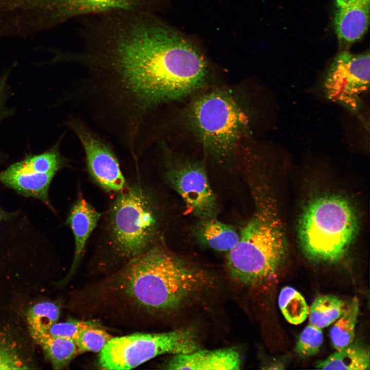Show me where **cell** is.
<instances>
[{
	"label": "cell",
	"instance_id": "cell-1",
	"mask_svg": "<svg viewBox=\"0 0 370 370\" xmlns=\"http://www.w3.org/2000/svg\"><path fill=\"white\" fill-rule=\"evenodd\" d=\"M81 62L89 96L123 137L141 141L152 113L198 89L207 75L198 50L151 12L115 11L94 17Z\"/></svg>",
	"mask_w": 370,
	"mask_h": 370
},
{
	"label": "cell",
	"instance_id": "cell-2",
	"mask_svg": "<svg viewBox=\"0 0 370 370\" xmlns=\"http://www.w3.org/2000/svg\"><path fill=\"white\" fill-rule=\"evenodd\" d=\"M110 280L109 287L116 295L151 314L175 312L213 284L206 271L159 244L127 261Z\"/></svg>",
	"mask_w": 370,
	"mask_h": 370
},
{
	"label": "cell",
	"instance_id": "cell-3",
	"mask_svg": "<svg viewBox=\"0 0 370 370\" xmlns=\"http://www.w3.org/2000/svg\"><path fill=\"white\" fill-rule=\"evenodd\" d=\"M287 255L280 219L271 202L265 200L242 229L237 244L228 252L227 269L235 282L254 286L274 277Z\"/></svg>",
	"mask_w": 370,
	"mask_h": 370
},
{
	"label": "cell",
	"instance_id": "cell-4",
	"mask_svg": "<svg viewBox=\"0 0 370 370\" xmlns=\"http://www.w3.org/2000/svg\"><path fill=\"white\" fill-rule=\"evenodd\" d=\"M358 223L356 212L346 198L336 194L316 197L299 219L298 237L301 250L312 261L336 263L354 243Z\"/></svg>",
	"mask_w": 370,
	"mask_h": 370
},
{
	"label": "cell",
	"instance_id": "cell-5",
	"mask_svg": "<svg viewBox=\"0 0 370 370\" xmlns=\"http://www.w3.org/2000/svg\"><path fill=\"white\" fill-rule=\"evenodd\" d=\"M118 193L107 212L103 242L127 262L158 244L160 213L143 185L126 186Z\"/></svg>",
	"mask_w": 370,
	"mask_h": 370
},
{
	"label": "cell",
	"instance_id": "cell-6",
	"mask_svg": "<svg viewBox=\"0 0 370 370\" xmlns=\"http://www.w3.org/2000/svg\"><path fill=\"white\" fill-rule=\"evenodd\" d=\"M188 119L193 133L211 156L221 162L233 157L246 119L230 94L216 90L198 97L189 107Z\"/></svg>",
	"mask_w": 370,
	"mask_h": 370
},
{
	"label": "cell",
	"instance_id": "cell-7",
	"mask_svg": "<svg viewBox=\"0 0 370 370\" xmlns=\"http://www.w3.org/2000/svg\"><path fill=\"white\" fill-rule=\"evenodd\" d=\"M198 348L197 338L192 329L136 333L112 338L100 352L98 363L103 369H131L159 355L187 354Z\"/></svg>",
	"mask_w": 370,
	"mask_h": 370
},
{
	"label": "cell",
	"instance_id": "cell-8",
	"mask_svg": "<svg viewBox=\"0 0 370 370\" xmlns=\"http://www.w3.org/2000/svg\"><path fill=\"white\" fill-rule=\"evenodd\" d=\"M369 52L354 54L343 50L334 58L323 81L326 97L357 113L362 105L361 96L369 88Z\"/></svg>",
	"mask_w": 370,
	"mask_h": 370
},
{
	"label": "cell",
	"instance_id": "cell-9",
	"mask_svg": "<svg viewBox=\"0 0 370 370\" xmlns=\"http://www.w3.org/2000/svg\"><path fill=\"white\" fill-rule=\"evenodd\" d=\"M166 160L164 178L181 197L189 212L200 219L215 217L217 202L202 164L177 157Z\"/></svg>",
	"mask_w": 370,
	"mask_h": 370
},
{
	"label": "cell",
	"instance_id": "cell-10",
	"mask_svg": "<svg viewBox=\"0 0 370 370\" xmlns=\"http://www.w3.org/2000/svg\"><path fill=\"white\" fill-rule=\"evenodd\" d=\"M65 164L57 143L45 152L27 156L0 172V182L24 196L36 198L50 206V183Z\"/></svg>",
	"mask_w": 370,
	"mask_h": 370
},
{
	"label": "cell",
	"instance_id": "cell-11",
	"mask_svg": "<svg viewBox=\"0 0 370 370\" xmlns=\"http://www.w3.org/2000/svg\"><path fill=\"white\" fill-rule=\"evenodd\" d=\"M66 124L82 146L87 170L94 181L107 192L122 190L125 179L117 157L107 141L78 117H70Z\"/></svg>",
	"mask_w": 370,
	"mask_h": 370
},
{
	"label": "cell",
	"instance_id": "cell-12",
	"mask_svg": "<svg viewBox=\"0 0 370 370\" xmlns=\"http://www.w3.org/2000/svg\"><path fill=\"white\" fill-rule=\"evenodd\" d=\"M47 28L79 16L115 11L151 12L152 0H37Z\"/></svg>",
	"mask_w": 370,
	"mask_h": 370
},
{
	"label": "cell",
	"instance_id": "cell-13",
	"mask_svg": "<svg viewBox=\"0 0 370 370\" xmlns=\"http://www.w3.org/2000/svg\"><path fill=\"white\" fill-rule=\"evenodd\" d=\"M369 4L370 0H335L334 27L341 45L349 47L365 34Z\"/></svg>",
	"mask_w": 370,
	"mask_h": 370
},
{
	"label": "cell",
	"instance_id": "cell-14",
	"mask_svg": "<svg viewBox=\"0 0 370 370\" xmlns=\"http://www.w3.org/2000/svg\"><path fill=\"white\" fill-rule=\"evenodd\" d=\"M241 366L239 354L231 348L216 350L196 349L174 355L165 366L168 369H238Z\"/></svg>",
	"mask_w": 370,
	"mask_h": 370
},
{
	"label": "cell",
	"instance_id": "cell-15",
	"mask_svg": "<svg viewBox=\"0 0 370 370\" xmlns=\"http://www.w3.org/2000/svg\"><path fill=\"white\" fill-rule=\"evenodd\" d=\"M101 214L82 196L75 201L68 214L66 223L75 239V253L70 270L65 281L74 272L83 254L86 243L97 227Z\"/></svg>",
	"mask_w": 370,
	"mask_h": 370
},
{
	"label": "cell",
	"instance_id": "cell-16",
	"mask_svg": "<svg viewBox=\"0 0 370 370\" xmlns=\"http://www.w3.org/2000/svg\"><path fill=\"white\" fill-rule=\"evenodd\" d=\"M195 235L203 245L221 252L231 251L239 239V233L233 226L215 217L200 219L196 227Z\"/></svg>",
	"mask_w": 370,
	"mask_h": 370
},
{
	"label": "cell",
	"instance_id": "cell-17",
	"mask_svg": "<svg viewBox=\"0 0 370 370\" xmlns=\"http://www.w3.org/2000/svg\"><path fill=\"white\" fill-rule=\"evenodd\" d=\"M316 367L322 369L368 370L369 352L360 345L351 343L337 350L327 359L318 361Z\"/></svg>",
	"mask_w": 370,
	"mask_h": 370
},
{
	"label": "cell",
	"instance_id": "cell-18",
	"mask_svg": "<svg viewBox=\"0 0 370 370\" xmlns=\"http://www.w3.org/2000/svg\"><path fill=\"white\" fill-rule=\"evenodd\" d=\"M54 369H62L79 354L74 340L51 336L48 333L35 340Z\"/></svg>",
	"mask_w": 370,
	"mask_h": 370
},
{
	"label": "cell",
	"instance_id": "cell-19",
	"mask_svg": "<svg viewBox=\"0 0 370 370\" xmlns=\"http://www.w3.org/2000/svg\"><path fill=\"white\" fill-rule=\"evenodd\" d=\"M359 313L358 299H353L330 329V337L333 347L340 350L351 344Z\"/></svg>",
	"mask_w": 370,
	"mask_h": 370
},
{
	"label": "cell",
	"instance_id": "cell-20",
	"mask_svg": "<svg viewBox=\"0 0 370 370\" xmlns=\"http://www.w3.org/2000/svg\"><path fill=\"white\" fill-rule=\"evenodd\" d=\"M344 303L331 294L320 295L309 308V324L320 329L334 322L344 311Z\"/></svg>",
	"mask_w": 370,
	"mask_h": 370
},
{
	"label": "cell",
	"instance_id": "cell-21",
	"mask_svg": "<svg viewBox=\"0 0 370 370\" xmlns=\"http://www.w3.org/2000/svg\"><path fill=\"white\" fill-rule=\"evenodd\" d=\"M60 314L59 306L52 302H41L32 306L27 313V322L33 339L47 334L50 326L58 322Z\"/></svg>",
	"mask_w": 370,
	"mask_h": 370
},
{
	"label": "cell",
	"instance_id": "cell-22",
	"mask_svg": "<svg viewBox=\"0 0 370 370\" xmlns=\"http://www.w3.org/2000/svg\"><path fill=\"white\" fill-rule=\"evenodd\" d=\"M278 303L285 319L290 324H300L308 317L309 308L304 298L292 287L286 286L282 289Z\"/></svg>",
	"mask_w": 370,
	"mask_h": 370
},
{
	"label": "cell",
	"instance_id": "cell-23",
	"mask_svg": "<svg viewBox=\"0 0 370 370\" xmlns=\"http://www.w3.org/2000/svg\"><path fill=\"white\" fill-rule=\"evenodd\" d=\"M113 337L99 326L89 327L82 330L74 340L79 354L100 352Z\"/></svg>",
	"mask_w": 370,
	"mask_h": 370
},
{
	"label": "cell",
	"instance_id": "cell-24",
	"mask_svg": "<svg viewBox=\"0 0 370 370\" xmlns=\"http://www.w3.org/2000/svg\"><path fill=\"white\" fill-rule=\"evenodd\" d=\"M323 340L321 329L309 324L301 333L295 344V351L301 357L314 355L319 352Z\"/></svg>",
	"mask_w": 370,
	"mask_h": 370
},
{
	"label": "cell",
	"instance_id": "cell-25",
	"mask_svg": "<svg viewBox=\"0 0 370 370\" xmlns=\"http://www.w3.org/2000/svg\"><path fill=\"white\" fill-rule=\"evenodd\" d=\"M94 326H99V325L97 323L91 321L69 319L64 322H57L52 324L49 328L48 334L53 336L75 340L82 330Z\"/></svg>",
	"mask_w": 370,
	"mask_h": 370
},
{
	"label": "cell",
	"instance_id": "cell-26",
	"mask_svg": "<svg viewBox=\"0 0 370 370\" xmlns=\"http://www.w3.org/2000/svg\"><path fill=\"white\" fill-rule=\"evenodd\" d=\"M29 367L12 346L0 343V369H26Z\"/></svg>",
	"mask_w": 370,
	"mask_h": 370
},
{
	"label": "cell",
	"instance_id": "cell-27",
	"mask_svg": "<svg viewBox=\"0 0 370 370\" xmlns=\"http://www.w3.org/2000/svg\"><path fill=\"white\" fill-rule=\"evenodd\" d=\"M1 217H2V214H1V212H0V219H1Z\"/></svg>",
	"mask_w": 370,
	"mask_h": 370
}]
</instances>
